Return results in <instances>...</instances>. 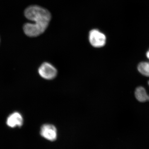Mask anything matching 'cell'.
<instances>
[{"instance_id": "cell-8", "label": "cell", "mask_w": 149, "mask_h": 149, "mask_svg": "<svg viewBox=\"0 0 149 149\" xmlns=\"http://www.w3.org/2000/svg\"><path fill=\"white\" fill-rule=\"evenodd\" d=\"M146 56L148 58V59H149V50L146 53Z\"/></svg>"}, {"instance_id": "cell-6", "label": "cell", "mask_w": 149, "mask_h": 149, "mask_svg": "<svg viewBox=\"0 0 149 149\" xmlns=\"http://www.w3.org/2000/svg\"><path fill=\"white\" fill-rule=\"evenodd\" d=\"M148 84L149 86V80ZM135 95L136 99L139 102H144L149 101V94L147 93L145 88L142 86H140L136 88Z\"/></svg>"}, {"instance_id": "cell-2", "label": "cell", "mask_w": 149, "mask_h": 149, "mask_svg": "<svg viewBox=\"0 0 149 149\" xmlns=\"http://www.w3.org/2000/svg\"><path fill=\"white\" fill-rule=\"evenodd\" d=\"M38 72L41 77L46 80L54 79L57 74V70L52 65L44 63L39 68Z\"/></svg>"}, {"instance_id": "cell-1", "label": "cell", "mask_w": 149, "mask_h": 149, "mask_svg": "<svg viewBox=\"0 0 149 149\" xmlns=\"http://www.w3.org/2000/svg\"><path fill=\"white\" fill-rule=\"evenodd\" d=\"M25 17L33 23H26L23 27L24 34L29 37H36L42 34L48 27L51 19V14L46 9L36 5L25 9Z\"/></svg>"}, {"instance_id": "cell-4", "label": "cell", "mask_w": 149, "mask_h": 149, "mask_svg": "<svg viewBox=\"0 0 149 149\" xmlns=\"http://www.w3.org/2000/svg\"><path fill=\"white\" fill-rule=\"evenodd\" d=\"M40 135L43 138L51 141H56L57 137L56 128L52 124H44L41 127Z\"/></svg>"}, {"instance_id": "cell-5", "label": "cell", "mask_w": 149, "mask_h": 149, "mask_svg": "<svg viewBox=\"0 0 149 149\" xmlns=\"http://www.w3.org/2000/svg\"><path fill=\"white\" fill-rule=\"evenodd\" d=\"M23 119L22 116L19 113L15 112L11 114L8 117L6 123L11 128L21 127L23 124Z\"/></svg>"}, {"instance_id": "cell-3", "label": "cell", "mask_w": 149, "mask_h": 149, "mask_svg": "<svg viewBox=\"0 0 149 149\" xmlns=\"http://www.w3.org/2000/svg\"><path fill=\"white\" fill-rule=\"evenodd\" d=\"M90 43L93 47L100 48L105 45L106 42V37L103 33L97 29L91 31L89 35Z\"/></svg>"}, {"instance_id": "cell-7", "label": "cell", "mask_w": 149, "mask_h": 149, "mask_svg": "<svg viewBox=\"0 0 149 149\" xmlns=\"http://www.w3.org/2000/svg\"><path fill=\"white\" fill-rule=\"evenodd\" d=\"M138 70L141 74L149 77V62H142L138 65Z\"/></svg>"}]
</instances>
